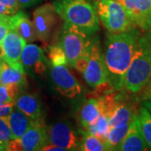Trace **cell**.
<instances>
[{
	"label": "cell",
	"mask_w": 151,
	"mask_h": 151,
	"mask_svg": "<svg viewBox=\"0 0 151 151\" xmlns=\"http://www.w3.org/2000/svg\"><path fill=\"white\" fill-rule=\"evenodd\" d=\"M140 35V30L136 27L119 34L108 33L103 60L108 71V81L114 90L124 88V76Z\"/></svg>",
	"instance_id": "1"
},
{
	"label": "cell",
	"mask_w": 151,
	"mask_h": 151,
	"mask_svg": "<svg viewBox=\"0 0 151 151\" xmlns=\"http://www.w3.org/2000/svg\"><path fill=\"white\" fill-rule=\"evenodd\" d=\"M151 80V29L141 35L131 63L124 76V88L137 94Z\"/></svg>",
	"instance_id": "2"
},
{
	"label": "cell",
	"mask_w": 151,
	"mask_h": 151,
	"mask_svg": "<svg viewBox=\"0 0 151 151\" xmlns=\"http://www.w3.org/2000/svg\"><path fill=\"white\" fill-rule=\"evenodd\" d=\"M57 14L65 23L81 29L88 35L99 30V18L94 4L88 0H55Z\"/></svg>",
	"instance_id": "3"
},
{
	"label": "cell",
	"mask_w": 151,
	"mask_h": 151,
	"mask_svg": "<svg viewBox=\"0 0 151 151\" xmlns=\"http://www.w3.org/2000/svg\"><path fill=\"white\" fill-rule=\"evenodd\" d=\"M93 4L99 19L108 33L119 34L135 27L119 1L97 0Z\"/></svg>",
	"instance_id": "4"
},
{
	"label": "cell",
	"mask_w": 151,
	"mask_h": 151,
	"mask_svg": "<svg viewBox=\"0 0 151 151\" xmlns=\"http://www.w3.org/2000/svg\"><path fill=\"white\" fill-rule=\"evenodd\" d=\"M81 29L65 23L60 38V46L65 52L67 63L74 67L78 58L89 53L92 46L91 40Z\"/></svg>",
	"instance_id": "5"
},
{
	"label": "cell",
	"mask_w": 151,
	"mask_h": 151,
	"mask_svg": "<svg viewBox=\"0 0 151 151\" xmlns=\"http://www.w3.org/2000/svg\"><path fill=\"white\" fill-rule=\"evenodd\" d=\"M56 23L57 12L53 4H46L34 11L33 24L36 38L40 41H48Z\"/></svg>",
	"instance_id": "6"
},
{
	"label": "cell",
	"mask_w": 151,
	"mask_h": 151,
	"mask_svg": "<svg viewBox=\"0 0 151 151\" xmlns=\"http://www.w3.org/2000/svg\"><path fill=\"white\" fill-rule=\"evenodd\" d=\"M82 74L87 85L92 88L108 81V71L103 55L97 43L92 44L88 64Z\"/></svg>",
	"instance_id": "7"
},
{
	"label": "cell",
	"mask_w": 151,
	"mask_h": 151,
	"mask_svg": "<svg viewBox=\"0 0 151 151\" xmlns=\"http://www.w3.org/2000/svg\"><path fill=\"white\" fill-rule=\"evenodd\" d=\"M124 6L135 27L147 32L151 29V0H117Z\"/></svg>",
	"instance_id": "8"
},
{
	"label": "cell",
	"mask_w": 151,
	"mask_h": 151,
	"mask_svg": "<svg viewBox=\"0 0 151 151\" xmlns=\"http://www.w3.org/2000/svg\"><path fill=\"white\" fill-rule=\"evenodd\" d=\"M50 75L55 90L62 96L73 98L81 93L80 83L65 65H52Z\"/></svg>",
	"instance_id": "9"
},
{
	"label": "cell",
	"mask_w": 151,
	"mask_h": 151,
	"mask_svg": "<svg viewBox=\"0 0 151 151\" xmlns=\"http://www.w3.org/2000/svg\"><path fill=\"white\" fill-rule=\"evenodd\" d=\"M48 143L64 148L66 150H76L80 142L75 132L65 123H56L46 128Z\"/></svg>",
	"instance_id": "10"
},
{
	"label": "cell",
	"mask_w": 151,
	"mask_h": 151,
	"mask_svg": "<svg viewBox=\"0 0 151 151\" xmlns=\"http://www.w3.org/2000/svg\"><path fill=\"white\" fill-rule=\"evenodd\" d=\"M20 62L24 70L34 71L36 74H42L47 67V60L44 51L35 45H26L23 50Z\"/></svg>",
	"instance_id": "11"
},
{
	"label": "cell",
	"mask_w": 151,
	"mask_h": 151,
	"mask_svg": "<svg viewBox=\"0 0 151 151\" xmlns=\"http://www.w3.org/2000/svg\"><path fill=\"white\" fill-rule=\"evenodd\" d=\"M19 140L24 151L42 150L44 146L49 144L45 124L41 123L33 126L21 138H19Z\"/></svg>",
	"instance_id": "12"
},
{
	"label": "cell",
	"mask_w": 151,
	"mask_h": 151,
	"mask_svg": "<svg viewBox=\"0 0 151 151\" xmlns=\"http://www.w3.org/2000/svg\"><path fill=\"white\" fill-rule=\"evenodd\" d=\"M147 150L148 147L142 134L140 124L137 115L132 121L127 134L124 137L117 150L144 151Z\"/></svg>",
	"instance_id": "13"
},
{
	"label": "cell",
	"mask_w": 151,
	"mask_h": 151,
	"mask_svg": "<svg viewBox=\"0 0 151 151\" xmlns=\"http://www.w3.org/2000/svg\"><path fill=\"white\" fill-rule=\"evenodd\" d=\"M26 43L19 34L14 30H9L1 43L4 52V59L12 64L20 62L22 51Z\"/></svg>",
	"instance_id": "14"
},
{
	"label": "cell",
	"mask_w": 151,
	"mask_h": 151,
	"mask_svg": "<svg viewBox=\"0 0 151 151\" xmlns=\"http://www.w3.org/2000/svg\"><path fill=\"white\" fill-rule=\"evenodd\" d=\"M15 105L18 109L35 121L44 122L42 105L36 95L29 93L19 94L15 98Z\"/></svg>",
	"instance_id": "15"
},
{
	"label": "cell",
	"mask_w": 151,
	"mask_h": 151,
	"mask_svg": "<svg viewBox=\"0 0 151 151\" xmlns=\"http://www.w3.org/2000/svg\"><path fill=\"white\" fill-rule=\"evenodd\" d=\"M17 83L23 87L26 84L25 70L21 62L9 63L3 59L0 64V85Z\"/></svg>",
	"instance_id": "16"
},
{
	"label": "cell",
	"mask_w": 151,
	"mask_h": 151,
	"mask_svg": "<svg viewBox=\"0 0 151 151\" xmlns=\"http://www.w3.org/2000/svg\"><path fill=\"white\" fill-rule=\"evenodd\" d=\"M7 120L9 125L10 127L13 139H19L28 130L33 126L38 124H41L35 121L34 119L29 118L25 113L21 112L19 109H13L11 113L7 116Z\"/></svg>",
	"instance_id": "17"
},
{
	"label": "cell",
	"mask_w": 151,
	"mask_h": 151,
	"mask_svg": "<svg viewBox=\"0 0 151 151\" xmlns=\"http://www.w3.org/2000/svg\"><path fill=\"white\" fill-rule=\"evenodd\" d=\"M9 27L10 30L19 34L26 42H33L36 39L33 22L29 20L24 12L19 10L16 14L10 15Z\"/></svg>",
	"instance_id": "18"
},
{
	"label": "cell",
	"mask_w": 151,
	"mask_h": 151,
	"mask_svg": "<svg viewBox=\"0 0 151 151\" xmlns=\"http://www.w3.org/2000/svg\"><path fill=\"white\" fill-rule=\"evenodd\" d=\"M101 115L99 102L97 98H90L81 106L78 113V120L82 128L86 129Z\"/></svg>",
	"instance_id": "19"
},
{
	"label": "cell",
	"mask_w": 151,
	"mask_h": 151,
	"mask_svg": "<svg viewBox=\"0 0 151 151\" xmlns=\"http://www.w3.org/2000/svg\"><path fill=\"white\" fill-rule=\"evenodd\" d=\"M134 120V119H133ZM131 122L122 123L118 125H115L113 127L109 128V132L108 135V140H107V146L108 150H117L120 144L126 136L129 129L130 127Z\"/></svg>",
	"instance_id": "20"
},
{
	"label": "cell",
	"mask_w": 151,
	"mask_h": 151,
	"mask_svg": "<svg viewBox=\"0 0 151 151\" xmlns=\"http://www.w3.org/2000/svg\"><path fill=\"white\" fill-rule=\"evenodd\" d=\"M108 119L109 118L108 116L101 114L99 118L94 123L90 124L89 127L86 129L89 134L98 138L100 140L104 142L106 145H107L108 132H109Z\"/></svg>",
	"instance_id": "21"
},
{
	"label": "cell",
	"mask_w": 151,
	"mask_h": 151,
	"mask_svg": "<svg viewBox=\"0 0 151 151\" xmlns=\"http://www.w3.org/2000/svg\"><path fill=\"white\" fill-rule=\"evenodd\" d=\"M138 118L148 150H151V113L143 104L139 109Z\"/></svg>",
	"instance_id": "22"
},
{
	"label": "cell",
	"mask_w": 151,
	"mask_h": 151,
	"mask_svg": "<svg viewBox=\"0 0 151 151\" xmlns=\"http://www.w3.org/2000/svg\"><path fill=\"white\" fill-rule=\"evenodd\" d=\"M79 150L84 151H103L108 150V148L104 142L88 133V134L84 135L82 140L80 142Z\"/></svg>",
	"instance_id": "23"
},
{
	"label": "cell",
	"mask_w": 151,
	"mask_h": 151,
	"mask_svg": "<svg viewBox=\"0 0 151 151\" xmlns=\"http://www.w3.org/2000/svg\"><path fill=\"white\" fill-rule=\"evenodd\" d=\"M48 57L52 65H65L67 63L65 52L60 46V45L50 46Z\"/></svg>",
	"instance_id": "24"
},
{
	"label": "cell",
	"mask_w": 151,
	"mask_h": 151,
	"mask_svg": "<svg viewBox=\"0 0 151 151\" xmlns=\"http://www.w3.org/2000/svg\"><path fill=\"white\" fill-rule=\"evenodd\" d=\"M11 139H13V136L7 117L0 116V140L9 143Z\"/></svg>",
	"instance_id": "25"
},
{
	"label": "cell",
	"mask_w": 151,
	"mask_h": 151,
	"mask_svg": "<svg viewBox=\"0 0 151 151\" xmlns=\"http://www.w3.org/2000/svg\"><path fill=\"white\" fill-rule=\"evenodd\" d=\"M0 105H15V99L9 95L7 85H0Z\"/></svg>",
	"instance_id": "26"
},
{
	"label": "cell",
	"mask_w": 151,
	"mask_h": 151,
	"mask_svg": "<svg viewBox=\"0 0 151 151\" xmlns=\"http://www.w3.org/2000/svg\"><path fill=\"white\" fill-rule=\"evenodd\" d=\"M9 18L10 15H0V44L4 40L7 34L10 30L9 27Z\"/></svg>",
	"instance_id": "27"
},
{
	"label": "cell",
	"mask_w": 151,
	"mask_h": 151,
	"mask_svg": "<svg viewBox=\"0 0 151 151\" xmlns=\"http://www.w3.org/2000/svg\"><path fill=\"white\" fill-rule=\"evenodd\" d=\"M88 60H89V53L82 55L80 58H78V59L76 60V61L75 62V65H74V67L82 73L86 68V66H87Z\"/></svg>",
	"instance_id": "28"
},
{
	"label": "cell",
	"mask_w": 151,
	"mask_h": 151,
	"mask_svg": "<svg viewBox=\"0 0 151 151\" xmlns=\"http://www.w3.org/2000/svg\"><path fill=\"white\" fill-rule=\"evenodd\" d=\"M8 150L10 151H22L21 143L19 139H11L8 144Z\"/></svg>",
	"instance_id": "29"
},
{
	"label": "cell",
	"mask_w": 151,
	"mask_h": 151,
	"mask_svg": "<svg viewBox=\"0 0 151 151\" xmlns=\"http://www.w3.org/2000/svg\"><path fill=\"white\" fill-rule=\"evenodd\" d=\"M0 3L6 5L7 7H9L11 9H14L17 12L19 10V9H20L19 4L17 0H0Z\"/></svg>",
	"instance_id": "30"
},
{
	"label": "cell",
	"mask_w": 151,
	"mask_h": 151,
	"mask_svg": "<svg viewBox=\"0 0 151 151\" xmlns=\"http://www.w3.org/2000/svg\"><path fill=\"white\" fill-rule=\"evenodd\" d=\"M20 8H29L40 3L42 0H17Z\"/></svg>",
	"instance_id": "31"
},
{
	"label": "cell",
	"mask_w": 151,
	"mask_h": 151,
	"mask_svg": "<svg viewBox=\"0 0 151 151\" xmlns=\"http://www.w3.org/2000/svg\"><path fill=\"white\" fill-rule=\"evenodd\" d=\"M143 90H144L142 95L143 101H151V80L149 81V83Z\"/></svg>",
	"instance_id": "32"
},
{
	"label": "cell",
	"mask_w": 151,
	"mask_h": 151,
	"mask_svg": "<svg viewBox=\"0 0 151 151\" xmlns=\"http://www.w3.org/2000/svg\"><path fill=\"white\" fill-rule=\"evenodd\" d=\"M14 105H0V116L7 117L14 109Z\"/></svg>",
	"instance_id": "33"
},
{
	"label": "cell",
	"mask_w": 151,
	"mask_h": 151,
	"mask_svg": "<svg viewBox=\"0 0 151 151\" xmlns=\"http://www.w3.org/2000/svg\"><path fill=\"white\" fill-rule=\"evenodd\" d=\"M17 11L14 9H11L9 7H7L4 4L0 3V15L4 14V15H11V14H16Z\"/></svg>",
	"instance_id": "34"
},
{
	"label": "cell",
	"mask_w": 151,
	"mask_h": 151,
	"mask_svg": "<svg viewBox=\"0 0 151 151\" xmlns=\"http://www.w3.org/2000/svg\"><path fill=\"white\" fill-rule=\"evenodd\" d=\"M42 150H55V151H66L65 149L64 148H61L57 145H55L52 144H47L46 145H45L42 149Z\"/></svg>",
	"instance_id": "35"
},
{
	"label": "cell",
	"mask_w": 151,
	"mask_h": 151,
	"mask_svg": "<svg viewBox=\"0 0 151 151\" xmlns=\"http://www.w3.org/2000/svg\"><path fill=\"white\" fill-rule=\"evenodd\" d=\"M8 144L9 143H5L0 140V151L8 150Z\"/></svg>",
	"instance_id": "36"
},
{
	"label": "cell",
	"mask_w": 151,
	"mask_h": 151,
	"mask_svg": "<svg viewBox=\"0 0 151 151\" xmlns=\"http://www.w3.org/2000/svg\"><path fill=\"white\" fill-rule=\"evenodd\" d=\"M143 105L145 107L148 111L151 113V101H143Z\"/></svg>",
	"instance_id": "37"
},
{
	"label": "cell",
	"mask_w": 151,
	"mask_h": 151,
	"mask_svg": "<svg viewBox=\"0 0 151 151\" xmlns=\"http://www.w3.org/2000/svg\"><path fill=\"white\" fill-rule=\"evenodd\" d=\"M4 49L2 47L1 44H0V58H4Z\"/></svg>",
	"instance_id": "38"
},
{
	"label": "cell",
	"mask_w": 151,
	"mask_h": 151,
	"mask_svg": "<svg viewBox=\"0 0 151 151\" xmlns=\"http://www.w3.org/2000/svg\"><path fill=\"white\" fill-rule=\"evenodd\" d=\"M4 58H0V64H1V62H2V60H3Z\"/></svg>",
	"instance_id": "39"
},
{
	"label": "cell",
	"mask_w": 151,
	"mask_h": 151,
	"mask_svg": "<svg viewBox=\"0 0 151 151\" xmlns=\"http://www.w3.org/2000/svg\"><path fill=\"white\" fill-rule=\"evenodd\" d=\"M94 1H97V0H93V2H94Z\"/></svg>",
	"instance_id": "40"
}]
</instances>
